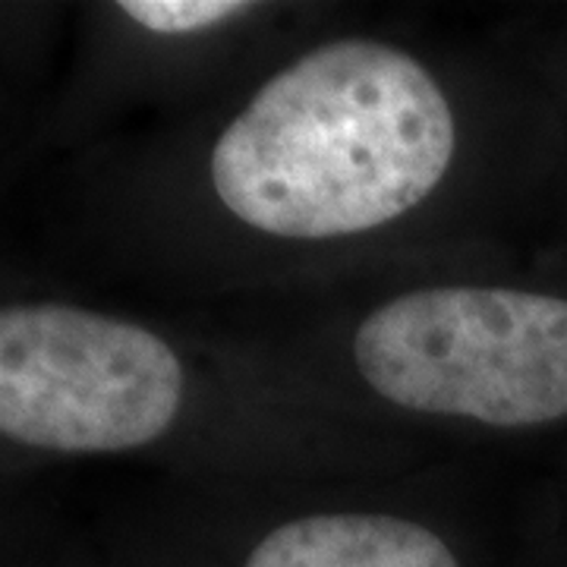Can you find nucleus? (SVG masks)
Listing matches in <instances>:
<instances>
[{"mask_svg": "<svg viewBox=\"0 0 567 567\" xmlns=\"http://www.w3.org/2000/svg\"><path fill=\"white\" fill-rule=\"evenodd\" d=\"M454 140L451 104L423 63L382 41H328L230 121L212 152V183L256 230L350 237L423 203Z\"/></svg>", "mask_w": 567, "mask_h": 567, "instance_id": "f257e3e1", "label": "nucleus"}, {"mask_svg": "<svg viewBox=\"0 0 567 567\" xmlns=\"http://www.w3.org/2000/svg\"><path fill=\"white\" fill-rule=\"evenodd\" d=\"M117 7L133 22L162 35H189L249 10L240 0H123Z\"/></svg>", "mask_w": 567, "mask_h": 567, "instance_id": "39448f33", "label": "nucleus"}, {"mask_svg": "<svg viewBox=\"0 0 567 567\" xmlns=\"http://www.w3.org/2000/svg\"><path fill=\"white\" fill-rule=\"evenodd\" d=\"M183 365L158 334L61 303L0 312V429L29 447L102 454L164 435Z\"/></svg>", "mask_w": 567, "mask_h": 567, "instance_id": "7ed1b4c3", "label": "nucleus"}, {"mask_svg": "<svg viewBox=\"0 0 567 567\" xmlns=\"http://www.w3.org/2000/svg\"><path fill=\"white\" fill-rule=\"evenodd\" d=\"M244 567H461L432 529L391 514H312L271 529Z\"/></svg>", "mask_w": 567, "mask_h": 567, "instance_id": "20e7f679", "label": "nucleus"}, {"mask_svg": "<svg viewBox=\"0 0 567 567\" xmlns=\"http://www.w3.org/2000/svg\"><path fill=\"white\" fill-rule=\"evenodd\" d=\"M357 369L385 401L517 429L567 416V300L429 287L365 316Z\"/></svg>", "mask_w": 567, "mask_h": 567, "instance_id": "f03ea898", "label": "nucleus"}]
</instances>
